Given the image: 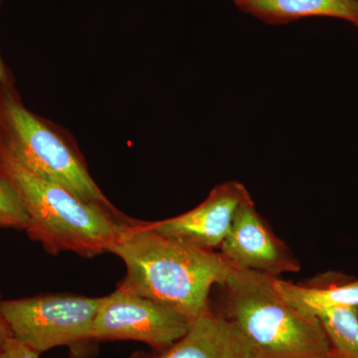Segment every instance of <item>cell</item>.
<instances>
[{
	"instance_id": "obj_1",
	"label": "cell",
	"mask_w": 358,
	"mask_h": 358,
	"mask_svg": "<svg viewBox=\"0 0 358 358\" xmlns=\"http://www.w3.org/2000/svg\"><path fill=\"white\" fill-rule=\"evenodd\" d=\"M110 253L126 265L120 289L167 306L190 322L211 308L212 289L236 268L219 251L162 236L148 222L131 219Z\"/></svg>"
},
{
	"instance_id": "obj_2",
	"label": "cell",
	"mask_w": 358,
	"mask_h": 358,
	"mask_svg": "<svg viewBox=\"0 0 358 358\" xmlns=\"http://www.w3.org/2000/svg\"><path fill=\"white\" fill-rule=\"evenodd\" d=\"M216 287L214 312L236 324L254 358H329L333 353L320 320L285 300L274 277L234 268Z\"/></svg>"
},
{
	"instance_id": "obj_3",
	"label": "cell",
	"mask_w": 358,
	"mask_h": 358,
	"mask_svg": "<svg viewBox=\"0 0 358 358\" xmlns=\"http://www.w3.org/2000/svg\"><path fill=\"white\" fill-rule=\"evenodd\" d=\"M0 178L13 188L24 207L29 218L27 234L52 255L69 251L92 258L110 253L129 220L40 178L1 150Z\"/></svg>"
},
{
	"instance_id": "obj_4",
	"label": "cell",
	"mask_w": 358,
	"mask_h": 358,
	"mask_svg": "<svg viewBox=\"0 0 358 358\" xmlns=\"http://www.w3.org/2000/svg\"><path fill=\"white\" fill-rule=\"evenodd\" d=\"M0 150L79 199L121 213L92 178L74 138L62 127L28 109L16 83L0 82Z\"/></svg>"
},
{
	"instance_id": "obj_5",
	"label": "cell",
	"mask_w": 358,
	"mask_h": 358,
	"mask_svg": "<svg viewBox=\"0 0 358 358\" xmlns=\"http://www.w3.org/2000/svg\"><path fill=\"white\" fill-rule=\"evenodd\" d=\"M103 299L43 294L1 301L0 308L13 338L41 353L91 339Z\"/></svg>"
},
{
	"instance_id": "obj_6",
	"label": "cell",
	"mask_w": 358,
	"mask_h": 358,
	"mask_svg": "<svg viewBox=\"0 0 358 358\" xmlns=\"http://www.w3.org/2000/svg\"><path fill=\"white\" fill-rule=\"evenodd\" d=\"M189 327V320L173 308L117 288L103 296L92 338L128 339L166 350Z\"/></svg>"
},
{
	"instance_id": "obj_7",
	"label": "cell",
	"mask_w": 358,
	"mask_h": 358,
	"mask_svg": "<svg viewBox=\"0 0 358 358\" xmlns=\"http://www.w3.org/2000/svg\"><path fill=\"white\" fill-rule=\"evenodd\" d=\"M219 252L236 268L280 278L296 273L301 264L267 221L257 211L253 199L239 207Z\"/></svg>"
},
{
	"instance_id": "obj_8",
	"label": "cell",
	"mask_w": 358,
	"mask_h": 358,
	"mask_svg": "<svg viewBox=\"0 0 358 358\" xmlns=\"http://www.w3.org/2000/svg\"><path fill=\"white\" fill-rule=\"evenodd\" d=\"M251 199L242 183L226 181L216 185L192 210L166 220L148 222V225L162 236L217 251L229 233L238 209Z\"/></svg>"
},
{
	"instance_id": "obj_9",
	"label": "cell",
	"mask_w": 358,
	"mask_h": 358,
	"mask_svg": "<svg viewBox=\"0 0 358 358\" xmlns=\"http://www.w3.org/2000/svg\"><path fill=\"white\" fill-rule=\"evenodd\" d=\"M157 358H254L236 324L211 310L190 322L189 329Z\"/></svg>"
},
{
	"instance_id": "obj_10",
	"label": "cell",
	"mask_w": 358,
	"mask_h": 358,
	"mask_svg": "<svg viewBox=\"0 0 358 358\" xmlns=\"http://www.w3.org/2000/svg\"><path fill=\"white\" fill-rule=\"evenodd\" d=\"M242 13L270 25L307 17H333L358 27V0H233Z\"/></svg>"
},
{
	"instance_id": "obj_11",
	"label": "cell",
	"mask_w": 358,
	"mask_h": 358,
	"mask_svg": "<svg viewBox=\"0 0 358 358\" xmlns=\"http://www.w3.org/2000/svg\"><path fill=\"white\" fill-rule=\"evenodd\" d=\"M282 298L296 310L317 317L320 313L339 307L358 308V280L326 286H305L274 278Z\"/></svg>"
},
{
	"instance_id": "obj_12",
	"label": "cell",
	"mask_w": 358,
	"mask_h": 358,
	"mask_svg": "<svg viewBox=\"0 0 358 358\" xmlns=\"http://www.w3.org/2000/svg\"><path fill=\"white\" fill-rule=\"evenodd\" d=\"M317 319L334 352L343 358H358V308H331Z\"/></svg>"
},
{
	"instance_id": "obj_13",
	"label": "cell",
	"mask_w": 358,
	"mask_h": 358,
	"mask_svg": "<svg viewBox=\"0 0 358 358\" xmlns=\"http://www.w3.org/2000/svg\"><path fill=\"white\" fill-rule=\"evenodd\" d=\"M29 223L20 197L6 181L0 178V228L26 231Z\"/></svg>"
},
{
	"instance_id": "obj_14",
	"label": "cell",
	"mask_w": 358,
	"mask_h": 358,
	"mask_svg": "<svg viewBox=\"0 0 358 358\" xmlns=\"http://www.w3.org/2000/svg\"><path fill=\"white\" fill-rule=\"evenodd\" d=\"M39 352H35L13 336L0 350V358H39Z\"/></svg>"
},
{
	"instance_id": "obj_15",
	"label": "cell",
	"mask_w": 358,
	"mask_h": 358,
	"mask_svg": "<svg viewBox=\"0 0 358 358\" xmlns=\"http://www.w3.org/2000/svg\"><path fill=\"white\" fill-rule=\"evenodd\" d=\"M2 0H0V7H1ZM0 82L4 83H16L15 77H14L13 71L4 62L3 58L0 52Z\"/></svg>"
},
{
	"instance_id": "obj_16",
	"label": "cell",
	"mask_w": 358,
	"mask_h": 358,
	"mask_svg": "<svg viewBox=\"0 0 358 358\" xmlns=\"http://www.w3.org/2000/svg\"><path fill=\"white\" fill-rule=\"evenodd\" d=\"M0 305H1V300H0ZM11 338H13V334L0 308V350Z\"/></svg>"
},
{
	"instance_id": "obj_17",
	"label": "cell",
	"mask_w": 358,
	"mask_h": 358,
	"mask_svg": "<svg viewBox=\"0 0 358 358\" xmlns=\"http://www.w3.org/2000/svg\"><path fill=\"white\" fill-rule=\"evenodd\" d=\"M329 358H343V357H341V355H338V353L334 352L333 350V353H331V357H329Z\"/></svg>"
}]
</instances>
